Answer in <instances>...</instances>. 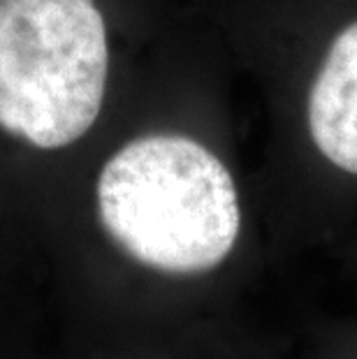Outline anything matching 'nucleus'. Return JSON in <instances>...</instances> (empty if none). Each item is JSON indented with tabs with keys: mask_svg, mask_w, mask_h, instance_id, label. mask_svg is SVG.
Listing matches in <instances>:
<instances>
[{
	"mask_svg": "<svg viewBox=\"0 0 357 359\" xmlns=\"http://www.w3.org/2000/svg\"><path fill=\"white\" fill-rule=\"evenodd\" d=\"M97 216L133 259L163 273H204L241 230L237 186L216 154L184 135H144L102 165Z\"/></svg>",
	"mask_w": 357,
	"mask_h": 359,
	"instance_id": "1",
	"label": "nucleus"
},
{
	"mask_svg": "<svg viewBox=\"0 0 357 359\" xmlns=\"http://www.w3.org/2000/svg\"><path fill=\"white\" fill-rule=\"evenodd\" d=\"M309 130L332 165L357 174V21L332 42L314 81Z\"/></svg>",
	"mask_w": 357,
	"mask_h": 359,
	"instance_id": "3",
	"label": "nucleus"
},
{
	"mask_svg": "<svg viewBox=\"0 0 357 359\" xmlns=\"http://www.w3.org/2000/svg\"><path fill=\"white\" fill-rule=\"evenodd\" d=\"M109 40L95 0H0V130L40 151L77 144L107 93Z\"/></svg>",
	"mask_w": 357,
	"mask_h": 359,
	"instance_id": "2",
	"label": "nucleus"
}]
</instances>
